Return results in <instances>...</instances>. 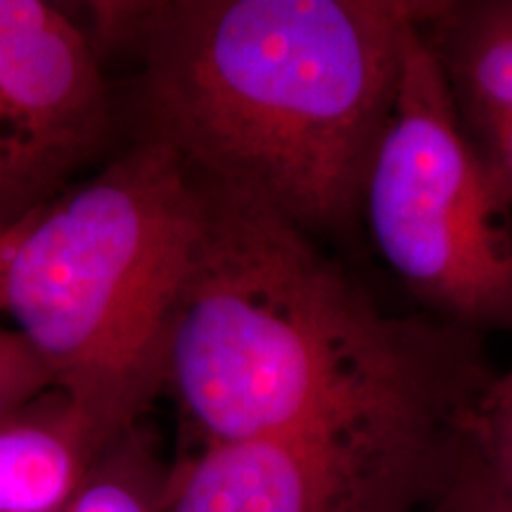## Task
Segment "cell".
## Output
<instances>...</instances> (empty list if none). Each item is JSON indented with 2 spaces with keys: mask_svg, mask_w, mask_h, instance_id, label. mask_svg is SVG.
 I'll list each match as a JSON object with an SVG mask.
<instances>
[{
  "mask_svg": "<svg viewBox=\"0 0 512 512\" xmlns=\"http://www.w3.org/2000/svg\"><path fill=\"white\" fill-rule=\"evenodd\" d=\"M482 403L486 408L512 415V370L494 377V382L489 384V389L482 396Z\"/></svg>",
  "mask_w": 512,
  "mask_h": 512,
  "instance_id": "5bb4252c",
  "label": "cell"
},
{
  "mask_svg": "<svg viewBox=\"0 0 512 512\" xmlns=\"http://www.w3.org/2000/svg\"><path fill=\"white\" fill-rule=\"evenodd\" d=\"M418 31L472 140L512 119V0H425Z\"/></svg>",
  "mask_w": 512,
  "mask_h": 512,
  "instance_id": "52a82bcc",
  "label": "cell"
},
{
  "mask_svg": "<svg viewBox=\"0 0 512 512\" xmlns=\"http://www.w3.org/2000/svg\"><path fill=\"white\" fill-rule=\"evenodd\" d=\"M48 368L17 330H0V422L53 392Z\"/></svg>",
  "mask_w": 512,
  "mask_h": 512,
  "instance_id": "8fae6325",
  "label": "cell"
},
{
  "mask_svg": "<svg viewBox=\"0 0 512 512\" xmlns=\"http://www.w3.org/2000/svg\"><path fill=\"white\" fill-rule=\"evenodd\" d=\"M472 408L380 411L200 448L174 465L164 512H420L463 458Z\"/></svg>",
  "mask_w": 512,
  "mask_h": 512,
  "instance_id": "5b68a950",
  "label": "cell"
},
{
  "mask_svg": "<svg viewBox=\"0 0 512 512\" xmlns=\"http://www.w3.org/2000/svg\"><path fill=\"white\" fill-rule=\"evenodd\" d=\"M138 57L150 138L192 181L306 235L361 223L373 155L422 0H169L102 5Z\"/></svg>",
  "mask_w": 512,
  "mask_h": 512,
  "instance_id": "6da1fadb",
  "label": "cell"
},
{
  "mask_svg": "<svg viewBox=\"0 0 512 512\" xmlns=\"http://www.w3.org/2000/svg\"><path fill=\"white\" fill-rule=\"evenodd\" d=\"M200 214L188 169L147 136L5 228L0 311L107 441L140 427L164 394Z\"/></svg>",
  "mask_w": 512,
  "mask_h": 512,
  "instance_id": "3957f363",
  "label": "cell"
},
{
  "mask_svg": "<svg viewBox=\"0 0 512 512\" xmlns=\"http://www.w3.org/2000/svg\"><path fill=\"white\" fill-rule=\"evenodd\" d=\"M107 128L88 36L57 5L0 0V226L50 202Z\"/></svg>",
  "mask_w": 512,
  "mask_h": 512,
  "instance_id": "8992f818",
  "label": "cell"
},
{
  "mask_svg": "<svg viewBox=\"0 0 512 512\" xmlns=\"http://www.w3.org/2000/svg\"><path fill=\"white\" fill-rule=\"evenodd\" d=\"M418 19L361 221L389 271L439 323L512 335V207L460 121Z\"/></svg>",
  "mask_w": 512,
  "mask_h": 512,
  "instance_id": "277c9868",
  "label": "cell"
},
{
  "mask_svg": "<svg viewBox=\"0 0 512 512\" xmlns=\"http://www.w3.org/2000/svg\"><path fill=\"white\" fill-rule=\"evenodd\" d=\"M114 444L62 392L0 422V512H64Z\"/></svg>",
  "mask_w": 512,
  "mask_h": 512,
  "instance_id": "ba28073f",
  "label": "cell"
},
{
  "mask_svg": "<svg viewBox=\"0 0 512 512\" xmlns=\"http://www.w3.org/2000/svg\"><path fill=\"white\" fill-rule=\"evenodd\" d=\"M3 235H5V228L0 226V247H3Z\"/></svg>",
  "mask_w": 512,
  "mask_h": 512,
  "instance_id": "9a60e30c",
  "label": "cell"
},
{
  "mask_svg": "<svg viewBox=\"0 0 512 512\" xmlns=\"http://www.w3.org/2000/svg\"><path fill=\"white\" fill-rule=\"evenodd\" d=\"M470 448L505 486L512 489V415L486 408L482 399L465 415Z\"/></svg>",
  "mask_w": 512,
  "mask_h": 512,
  "instance_id": "7c38bea8",
  "label": "cell"
},
{
  "mask_svg": "<svg viewBox=\"0 0 512 512\" xmlns=\"http://www.w3.org/2000/svg\"><path fill=\"white\" fill-rule=\"evenodd\" d=\"M475 143L484 152L491 169H494L498 183H501L512 207V119L496 126L494 131H489L484 138L475 140Z\"/></svg>",
  "mask_w": 512,
  "mask_h": 512,
  "instance_id": "4fadbf2b",
  "label": "cell"
},
{
  "mask_svg": "<svg viewBox=\"0 0 512 512\" xmlns=\"http://www.w3.org/2000/svg\"><path fill=\"white\" fill-rule=\"evenodd\" d=\"M197 188L164 394L200 448L401 408L465 411L494 382L475 335L384 313L302 228Z\"/></svg>",
  "mask_w": 512,
  "mask_h": 512,
  "instance_id": "7a4b0ae2",
  "label": "cell"
},
{
  "mask_svg": "<svg viewBox=\"0 0 512 512\" xmlns=\"http://www.w3.org/2000/svg\"><path fill=\"white\" fill-rule=\"evenodd\" d=\"M171 482L174 465L140 425L102 453L64 512H164Z\"/></svg>",
  "mask_w": 512,
  "mask_h": 512,
  "instance_id": "9c48e42d",
  "label": "cell"
},
{
  "mask_svg": "<svg viewBox=\"0 0 512 512\" xmlns=\"http://www.w3.org/2000/svg\"><path fill=\"white\" fill-rule=\"evenodd\" d=\"M420 512H512V489L486 470L467 441L453 475Z\"/></svg>",
  "mask_w": 512,
  "mask_h": 512,
  "instance_id": "30bf717a",
  "label": "cell"
}]
</instances>
